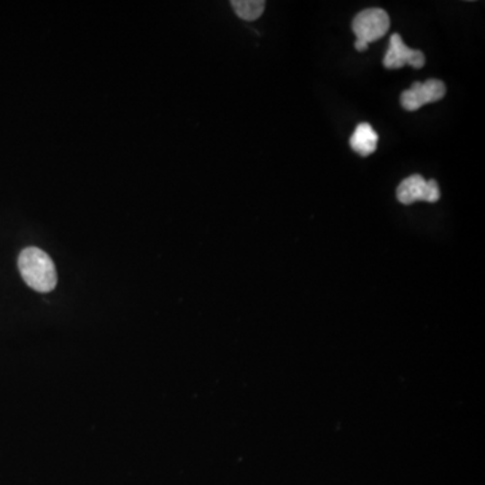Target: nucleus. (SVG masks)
Wrapping results in <instances>:
<instances>
[{
    "instance_id": "nucleus-1",
    "label": "nucleus",
    "mask_w": 485,
    "mask_h": 485,
    "mask_svg": "<svg viewBox=\"0 0 485 485\" xmlns=\"http://www.w3.org/2000/svg\"><path fill=\"white\" fill-rule=\"evenodd\" d=\"M19 271L24 282L38 293H48L57 285V272L48 253L37 247L22 251L18 258Z\"/></svg>"
},
{
    "instance_id": "nucleus-2",
    "label": "nucleus",
    "mask_w": 485,
    "mask_h": 485,
    "mask_svg": "<svg viewBox=\"0 0 485 485\" xmlns=\"http://www.w3.org/2000/svg\"><path fill=\"white\" fill-rule=\"evenodd\" d=\"M390 16L383 8H366L355 16L352 30L357 40L366 43L375 42L387 34Z\"/></svg>"
},
{
    "instance_id": "nucleus-3",
    "label": "nucleus",
    "mask_w": 485,
    "mask_h": 485,
    "mask_svg": "<svg viewBox=\"0 0 485 485\" xmlns=\"http://www.w3.org/2000/svg\"><path fill=\"white\" fill-rule=\"evenodd\" d=\"M439 197L441 193L436 181H426L419 174L404 178L396 189V198L403 205H411L417 201L436 202Z\"/></svg>"
},
{
    "instance_id": "nucleus-4",
    "label": "nucleus",
    "mask_w": 485,
    "mask_h": 485,
    "mask_svg": "<svg viewBox=\"0 0 485 485\" xmlns=\"http://www.w3.org/2000/svg\"><path fill=\"white\" fill-rule=\"evenodd\" d=\"M446 94V86L441 80L430 78L426 83L415 81L411 88L407 89L401 93V104L406 110H418L423 105L436 102L444 99Z\"/></svg>"
},
{
    "instance_id": "nucleus-5",
    "label": "nucleus",
    "mask_w": 485,
    "mask_h": 485,
    "mask_svg": "<svg viewBox=\"0 0 485 485\" xmlns=\"http://www.w3.org/2000/svg\"><path fill=\"white\" fill-rule=\"evenodd\" d=\"M425 56L422 51L410 48L401 40V35L392 34L390 38V48L383 58V65L387 69H401L404 65L420 69L425 65Z\"/></svg>"
},
{
    "instance_id": "nucleus-6",
    "label": "nucleus",
    "mask_w": 485,
    "mask_h": 485,
    "mask_svg": "<svg viewBox=\"0 0 485 485\" xmlns=\"http://www.w3.org/2000/svg\"><path fill=\"white\" fill-rule=\"evenodd\" d=\"M377 140H379V137H377L376 131L372 128L371 124L360 123L353 131L349 145L358 155L368 156L376 151Z\"/></svg>"
},
{
    "instance_id": "nucleus-7",
    "label": "nucleus",
    "mask_w": 485,
    "mask_h": 485,
    "mask_svg": "<svg viewBox=\"0 0 485 485\" xmlns=\"http://www.w3.org/2000/svg\"><path fill=\"white\" fill-rule=\"evenodd\" d=\"M231 5L240 19L252 22L264 13L266 2L263 0H232Z\"/></svg>"
},
{
    "instance_id": "nucleus-8",
    "label": "nucleus",
    "mask_w": 485,
    "mask_h": 485,
    "mask_svg": "<svg viewBox=\"0 0 485 485\" xmlns=\"http://www.w3.org/2000/svg\"><path fill=\"white\" fill-rule=\"evenodd\" d=\"M355 48L357 51H366L368 48V43L363 42V40H356Z\"/></svg>"
}]
</instances>
